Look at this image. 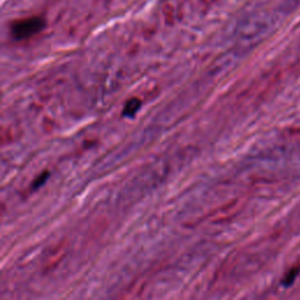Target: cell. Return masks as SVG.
I'll return each mask as SVG.
<instances>
[{"instance_id": "obj_1", "label": "cell", "mask_w": 300, "mask_h": 300, "mask_svg": "<svg viewBox=\"0 0 300 300\" xmlns=\"http://www.w3.org/2000/svg\"><path fill=\"white\" fill-rule=\"evenodd\" d=\"M45 20L41 16H28L15 20L11 25V34L15 40H25L34 36L45 28Z\"/></svg>"}, {"instance_id": "obj_2", "label": "cell", "mask_w": 300, "mask_h": 300, "mask_svg": "<svg viewBox=\"0 0 300 300\" xmlns=\"http://www.w3.org/2000/svg\"><path fill=\"white\" fill-rule=\"evenodd\" d=\"M140 108H141V101L138 98H133L127 101L125 108H123V115L132 118L139 112Z\"/></svg>"}, {"instance_id": "obj_3", "label": "cell", "mask_w": 300, "mask_h": 300, "mask_svg": "<svg viewBox=\"0 0 300 300\" xmlns=\"http://www.w3.org/2000/svg\"><path fill=\"white\" fill-rule=\"evenodd\" d=\"M299 271H300V268H295L292 269L291 271H290L288 275L285 276V278L283 279V285L285 286H290L293 284V282L296 281V278L298 277L299 275Z\"/></svg>"}, {"instance_id": "obj_4", "label": "cell", "mask_w": 300, "mask_h": 300, "mask_svg": "<svg viewBox=\"0 0 300 300\" xmlns=\"http://www.w3.org/2000/svg\"><path fill=\"white\" fill-rule=\"evenodd\" d=\"M48 176V174L47 172H44V174H42L41 176H40L39 177V179H36V182L34 183V184H33V186H34V188H36V186H39L40 185V183H42L46 179V177H47Z\"/></svg>"}]
</instances>
